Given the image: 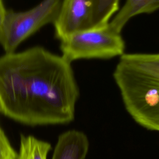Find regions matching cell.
Listing matches in <instances>:
<instances>
[{"label": "cell", "mask_w": 159, "mask_h": 159, "mask_svg": "<svg viewBox=\"0 0 159 159\" xmlns=\"http://www.w3.org/2000/svg\"><path fill=\"white\" fill-rule=\"evenodd\" d=\"M80 91L71 63L42 47L0 57V112L29 125L74 119Z\"/></svg>", "instance_id": "6da1fadb"}, {"label": "cell", "mask_w": 159, "mask_h": 159, "mask_svg": "<svg viewBox=\"0 0 159 159\" xmlns=\"http://www.w3.org/2000/svg\"><path fill=\"white\" fill-rule=\"evenodd\" d=\"M63 0H43L32 9L23 12L7 10L0 44L6 53H13L26 39L43 26L54 23Z\"/></svg>", "instance_id": "277c9868"}, {"label": "cell", "mask_w": 159, "mask_h": 159, "mask_svg": "<svg viewBox=\"0 0 159 159\" xmlns=\"http://www.w3.org/2000/svg\"><path fill=\"white\" fill-rule=\"evenodd\" d=\"M124 106L139 125L159 132V83L135 75L118 65L113 73Z\"/></svg>", "instance_id": "7a4b0ae2"}, {"label": "cell", "mask_w": 159, "mask_h": 159, "mask_svg": "<svg viewBox=\"0 0 159 159\" xmlns=\"http://www.w3.org/2000/svg\"><path fill=\"white\" fill-rule=\"evenodd\" d=\"M50 150V143L39 140L32 135L22 134L16 159H47Z\"/></svg>", "instance_id": "9c48e42d"}, {"label": "cell", "mask_w": 159, "mask_h": 159, "mask_svg": "<svg viewBox=\"0 0 159 159\" xmlns=\"http://www.w3.org/2000/svg\"><path fill=\"white\" fill-rule=\"evenodd\" d=\"M93 0H63L55 20V37L60 40L91 28Z\"/></svg>", "instance_id": "5b68a950"}, {"label": "cell", "mask_w": 159, "mask_h": 159, "mask_svg": "<svg viewBox=\"0 0 159 159\" xmlns=\"http://www.w3.org/2000/svg\"><path fill=\"white\" fill-rule=\"evenodd\" d=\"M89 147L84 133L70 130L59 135L52 159H85Z\"/></svg>", "instance_id": "8992f818"}, {"label": "cell", "mask_w": 159, "mask_h": 159, "mask_svg": "<svg viewBox=\"0 0 159 159\" xmlns=\"http://www.w3.org/2000/svg\"><path fill=\"white\" fill-rule=\"evenodd\" d=\"M60 41L61 56L70 63L80 59L120 57L125 50L120 33L109 22L75 32Z\"/></svg>", "instance_id": "3957f363"}, {"label": "cell", "mask_w": 159, "mask_h": 159, "mask_svg": "<svg viewBox=\"0 0 159 159\" xmlns=\"http://www.w3.org/2000/svg\"><path fill=\"white\" fill-rule=\"evenodd\" d=\"M6 11L7 10L4 7L3 0H0V35L4 25Z\"/></svg>", "instance_id": "7c38bea8"}, {"label": "cell", "mask_w": 159, "mask_h": 159, "mask_svg": "<svg viewBox=\"0 0 159 159\" xmlns=\"http://www.w3.org/2000/svg\"><path fill=\"white\" fill-rule=\"evenodd\" d=\"M17 153L0 128V159H16Z\"/></svg>", "instance_id": "8fae6325"}, {"label": "cell", "mask_w": 159, "mask_h": 159, "mask_svg": "<svg viewBox=\"0 0 159 159\" xmlns=\"http://www.w3.org/2000/svg\"><path fill=\"white\" fill-rule=\"evenodd\" d=\"M158 9L159 0H126L109 24L114 30L120 33L132 17L141 14L152 13Z\"/></svg>", "instance_id": "ba28073f"}, {"label": "cell", "mask_w": 159, "mask_h": 159, "mask_svg": "<svg viewBox=\"0 0 159 159\" xmlns=\"http://www.w3.org/2000/svg\"><path fill=\"white\" fill-rule=\"evenodd\" d=\"M119 0H93L91 28L105 25L119 9Z\"/></svg>", "instance_id": "30bf717a"}, {"label": "cell", "mask_w": 159, "mask_h": 159, "mask_svg": "<svg viewBox=\"0 0 159 159\" xmlns=\"http://www.w3.org/2000/svg\"><path fill=\"white\" fill-rule=\"evenodd\" d=\"M117 65L137 76L159 83V53H124Z\"/></svg>", "instance_id": "52a82bcc"}]
</instances>
